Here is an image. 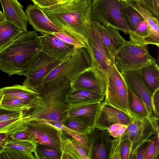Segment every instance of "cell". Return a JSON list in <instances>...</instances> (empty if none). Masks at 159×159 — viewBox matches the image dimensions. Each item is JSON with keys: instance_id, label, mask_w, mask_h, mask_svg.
Listing matches in <instances>:
<instances>
[{"instance_id": "obj_1", "label": "cell", "mask_w": 159, "mask_h": 159, "mask_svg": "<svg viewBox=\"0 0 159 159\" xmlns=\"http://www.w3.org/2000/svg\"><path fill=\"white\" fill-rule=\"evenodd\" d=\"M92 0H70L51 9H43L52 22L60 29L86 44L92 25Z\"/></svg>"}, {"instance_id": "obj_2", "label": "cell", "mask_w": 159, "mask_h": 159, "mask_svg": "<svg viewBox=\"0 0 159 159\" xmlns=\"http://www.w3.org/2000/svg\"><path fill=\"white\" fill-rule=\"evenodd\" d=\"M71 89L70 82L53 80L37 92L38 98L31 108L24 112L27 120H52L62 124L68 108L66 95Z\"/></svg>"}, {"instance_id": "obj_3", "label": "cell", "mask_w": 159, "mask_h": 159, "mask_svg": "<svg viewBox=\"0 0 159 159\" xmlns=\"http://www.w3.org/2000/svg\"><path fill=\"white\" fill-rule=\"evenodd\" d=\"M41 50L36 32L24 31L0 49V70L10 76H24L31 61Z\"/></svg>"}, {"instance_id": "obj_4", "label": "cell", "mask_w": 159, "mask_h": 159, "mask_svg": "<svg viewBox=\"0 0 159 159\" xmlns=\"http://www.w3.org/2000/svg\"><path fill=\"white\" fill-rule=\"evenodd\" d=\"M123 0H93L91 3L93 20L105 26H110L129 34L123 13Z\"/></svg>"}, {"instance_id": "obj_5", "label": "cell", "mask_w": 159, "mask_h": 159, "mask_svg": "<svg viewBox=\"0 0 159 159\" xmlns=\"http://www.w3.org/2000/svg\"><path fill=\"white\" fill-rule=\"evenodd\" d=\"M147 46L130 40L126 41L114 57L116 67L122 73L134 71L156 62L148 52Z\"/></svg>"}, {"instance_id": "obj_6", "label": "cell", "mask_w": 159, "mask_h": 159, "mask_svg": "<svg viewBox=\"0 0 159 159\" xmlns=\"http://www.w3.org/2000/svg\"><path fill=\"white\" fill-rule=\"evenodd\" d=\"M103 102L125 113L132 120L134 119L128 108V86L115 64L106 76V91Z\"/></svg>"}, {"instance_id": "obj_7", "label": "cell", "mask_w": 159, "mask_h": 159, "mask_svg": "<svg viewBox=\"0 0 159 159\" xmlns=\"http://www.w3.org/2000/svg\"><path fill=\"white\" fill-rule=\"evenodd\" d=\"M61 63L41 51L30 62L22 85L37 92L49 73Z\"/></svg>"}, {"instance_id": "obj_8", "label": "cell", "mask_w": 159, "mask_h": 159, "mask_svg": "<svg viewBox=\"0 0 159 159\" xmlns=\"http://www.w3.org/2000/svg\"><path fill=\"white\" fill-rule=\"evenodd\" d=\"M159 118L154 116L142 120H131L121 140L127 139L132 142L129 159H136L135 153L137 148L157 132H159Z\"/></svg>"}, {"instance_id": "obj_9", "label": "cell", "mask_w": 159, "mask_h": 159, "mask_svg": "<svg viewBox=\"0 0 159 159\" xmlns=\"http://www.w3.org/2000/svg\"><path fill=\"white\" fill-rule=\"evenodd\" d=\"M91 66V58L87 49H77L68 61L61 63L49 73L44 84L52 80L70 83L74 76Z\"/></svg>"}, {"instance_id": "obj_10", "label": "cell", "mask_w": 159, "mask_h": 159, "mask_svg": "<svg viewBox=\"0 0 159 159\" xmlns=\"http://www.w3.org/2000/svg\"><path fill=\"white\" fill-rule=\"evenodd\" d=\"M86 44L91 60V66L98 69L106 76L115 64L114 59L92 25L88 33Z\"/></svg>"}, {"instance_id": "obj_11", "label": "cell", "mask_w": 159, "mask_h": 159, "mask_svg": "<svg viewBox=\"0 0 159 159\" xmlns=\"http://www.w3.org/2000/svg\"><path fill=\"white\" fill-rule=\"evenodd\" d=\"M70 83L72 90H89L105 94L106 76L94 67L90 66L79 73Z\"/></svg>"}, {"instance_id": "obj_12", "label": "cell", "mask_w": 159, "mask_h": 159, "mask_svg": "<svg viewBox=\"0 0 159 159\" xmlns=\"http://www.w3.org/2000/svg\"><path fill=\"white\" fill-rule=\"evenodd\" d=\"M39 38L41 52L62 63L68 61L77 49L52 34H41Z\"/></svg>"}, {"instance_id": "obj_13", "label": "cell", "mask_w": 159, "mask_h": 159, "mask_svg": "<svg viewBox=\"0 0 159 159\" xmlns=\"http://www.w3.org/2000/svg\"><path fill=\"white\" fill-rule=\"evenodd\" d=\"M26 128L37 144L60 149L59 129L40 121L27 120Z\"/></svg>"}, {"instance_id": "obj_14", "label": "cell", "mask_w": 159, "mask_h": 159, "mask_svg": "<svg viewBox=\"0 0 159 159\" xmlns=\"http://www.w3.org/2000/svg\"><path fill=\"white\" fill-rule=\"evenodd\" d=\"M137 11L148 25V33L144 39L145 45L151 44L159 46V15L154 12L140 0H124Z\"/></svg>"}, {"instance_id": "obj_15", "label": "cell", "mask_w": 159, "mask_h": 159, "mask_svg": "<svg viewBox=\"0 0 159 159\" xmlns=\"http://www.w3.org/2000/svg\"><path fill=\"white\" fill-rule=\"evenodd\" d=\"M102 102L98 101L69 106L65 111L64 120L66 118L75 120L92 129H94Z\"/></svg>"}, {"instance_id": "obj_16", "label": "cell", "mask_w": 159, "mask_h": 159, "mask_svg": "<svg viewBox=\"0 0 159 159\" xmlns=\"http://www.w3.org/2000/svg\"><path fill=\"white\" fill-rule=\"evenodd\" d=\"M88 136L90 159H108L112 140L109 133L95 128Z\"/></svg>"}, {"instance_id": "obj_17", "label": "cell", "mask_w": 159, "mask_h": 159, "mask_svg": "<svg viewBox=\"0 0 159 159\" xmlns=\"http://www.w3.org/2000/svg\"><path fill=\"white\" fill-rule=\"evenodd\" d=\"M25 13L28 21L36 31L42 34L62 32L64 31L56 26L47 17L43 9L34 4L29 5Z\"/></svg>"}, {"instance_id": "obj_18", "label": "cell", "mask_w": 159, "mask_h": 159, "mask_svg": "<svg viewBox=\"0 0 159 159\" xmlns=\"http://www.w3.org/2000/svg\"><path fill=\"white\" fill-rule=\"evenodd\" d=\"M132 120L125 113L102 102L98 114L95 128L107 130L111 125L117 123L128 125Z\"/></svg>"}, {"instance_id": "obj_19", "label": "cell", "mask_w": 159, "mask_h": 159, "mask_svg": "<svg viewBox=\"0 0 159 159\" xmlns=\"http://www.w3.org/2000/svg\"><path fill=\"white\" fill-rule=\"evenodd\" d=\"M128 87L142 100L146 109L148 117L154 116L152 107V93L139 75L135 71L121 73Z\"/></svg>"}, {"instance_id": "obj_20", "label": "cell", "mask_w": 159, "mask_h": 159, "mask_svg": "<svg viewBox=\"0 0 159 159\" xmlns=\"http://www.w3.org/2000/svg\"><path fill=\"white\" fill-rule=\"evenodd\" d=\"M92 24L109 54L114 58L126 40L117 29L102 25L93 20Z\"/></svg>"}, {"instance_id": "obj_21", "label": "cell", "mask_w": 159, "mask_h": 159, "mask_svg": "<svg viewBox=\"0 0 159 159\" xmlns=\"http://www.w3.org/2000/svg\"><path fill=\"white\" fill-rule=\"evenodd\" d=\"M5 20L24 31L27 30L28 18L18 0H0Z\"/></svg>"}, {"instance_id": "obj_22", "label": "cell", "mask_w": 159, "mask_h": 159, "mask_svg": "<svg viewBox=\"0 0 159 159\" xmlns=\"http://www.w3.org/2000/svg\"><path fill=\"white\" fill-rule=\"evenodd\" d=\"M104 98L105 95L96 92L71 89L66 94V100L69 106L90 102H102Z\"/></svg>"}, {"instance_id": "obj_23", "label": "cell", "mask_w": 159, "mask_h": 159, "mask_svg": "<svg viewBox=\"0 0 159 159\" xmlns=\"http://www.w3.org/2000/svg\"><path fill=\"white\" fill-rule=\"evenodd\" d=\"M2 88L4 96L21 99L30 107V109L38 96L37 93L23 85L16 84Z\"/></svg>"}, {"instance_id": "obj_24", "label": "cell", "mask_w": 159, "mask_h": 159, "mask_svg": "<svg viewBox=\"0 0 159 159\" xmlns=\"http://www.w3.org/2000/svg\"><path fill=\"white\" fill-rule=\"evenodd\" d=\"M134 71L139 75L152 93L159 88V68L156 62Z\"/></svg>"}, {"instance_id": "obj_25", "label": "cell", "mask_w": 159, "mask_h": 159, "mask_svg": "<svg viewBox=\"0 0 159 159\" xmlns=\"http://www.w3.org/2000/svg\"><path fill=\"white\" fill-rule=\"evenodd\" d=\"M24 31L12 23L5 20L0 22V49Z\"/></svg>"}, {"instance_id": "obj_26", "label": "cell", "mask_w": 159, "mask_h": 159, "mask_svg": "<svg viewBox=\"0 0 159 159\" xmlns=\"http://www.w3.org/2000/svg\"><path fill=\"white\" fill-rule=\"evenodd\" d=\"M128 108L134 119L142 120L148 117L144 104L142 100L128 87Z\"/></svg>"}, {"instance_id": "obj_27", "label": "cell", "mask_w": 159, "mask_h": 159, "mask_svg": "<svg viewBox=\"0 0 159 159\" xmlns=\"http://www.w3.org/2000/svg\"><path fill=\"white\" fill-rule=\"evenodd\" d=\"M59 132L61 152V159H81L70 141L69 134L60 129Z\"/></svg>"}, {"instance_id": "obj_28", "label": "cell", "mask_w": 159, "mask_h": 159, "mask_svg": "<svg viewBox=\"0 0 159 159\" xmlns=\"http://www.w3.org/2000/svg\"><path fill=\"white\" fill-rule=\"evenodd\" d=\"M35 156L36 159H61V152L59 148L37 143Z\"/></svg>"}, {"instance_id": "obj_29", "label": "cell", "mask_w": 159, "mask_h": 159, "mask_svg": "<svg viewBox=\"0 0 159 159\" xmlns=\"http://www.w3.org/2000/svg\"><path fill=\"white\" fill-rule=\"evenodd\" d=\"M123 1V13L129 30V32H133L138 24L144 19L137 11L127 4L124 0Z\"/></svg>"}, {"instance_id": "obj_30", "label": "cell", "mask_w": 159, "mask_h": 159, "mask_svg": "<svg viewBox=\"0 0 159 159\" xmlns=\"http://www.w3.org/2000/svg\"><path fill=\"white\" fill-rule=\"evenodd\" d=\"M36 144L33 141L19 140L9 138L1 146L2 148H13L31 153L35 155Z\"/></svg>"}, {"instance_id": "obj_31", "label": "cell", "mask_w": 159, "mask_h": 159, "mask_svg": "<svg viewBox=\"0 0 159 159\" xmlns=\"http://www.w3.org/2000/svg\"><path fill=\"white\" fill-rule=\"evenodd\" d=\"M26 119L24 116L0 122V133H6L9 135L11 133L20 129L26 127Z\"/></svg>"}, {"instance_id": "obj_32", "label": "cell", "mask_w": 159, "mask_h": 159, "mask_svg": "<svg viewBox=\"0 0 159 159\" xmlns=\"http://www.w3.org/2000/svg\"><path fill=\"white\" fill-rule=\"evenodd\" d=\"M0 107L12 110L22 111L24 112L28 111L30 109L21 99L4 95L0 101Z\"/></svg>"}, {"instance_id": "obj_33", "label": "cell", "mask_w": 159, "mask_h": 159, "mask_svg": "<svg viewBox=\"0 0 159 159\" xmlns=\"http://www.w3.org/2000/svg\"><path fill=\"white\" fill-rule=\"evenodd\" d=\"M0 159H36L33 153L13 148H2Z\"/></svg>"}, {"instance_id": "obj_34", "label": "cell", "mask_w": 159, "mask_h": 159, "mask_svg": "<svg viewBox=\"0 0 159 159\" xmlns=\"http://www.w3.org/2000/svg\"><path fill=\"white\" fill-rule=\"evenodd\" d=\"M148 33L147 23L145 20H143L138 24L134 31L129 32V34L130 40L138 43L144 44V40L147 36Z\"/></svg>"}, {"instance_id": "obj_35", "label": "cell", "mask_w": 159, "mask_h": 159, "mask_svg": "<svg viewBox=\"0 0 159 159\" xmlns=\"http://www.w3.org/2000/svg\"><path fill=\"white\" fill-rule=\"evenodd\" d=\"M159 136L156 134L149 139L144 159H159Z\"/></svg>"}, {"instance_id": "obj_36", "label": "cell", "mask_w": 159, "mask_h": 159, "mask_svg": "<svg viewBox=\"0 0 159 159\" xmlns=\"http://www.w3.org/2000/svg\"><path fill=\"white\" fill-rule=\"evenodd\" d=\"M62 124L70 129L82 134H89L92 129L80 121L69 118L65 119Z\"/></svg>"}, {"instance_id": "obj_37", "label": "cell", "mask_w": 159, "mask_h": 159, "mask_svg": "<svg viewBox=\"0 0 159 159\" xmlns=\"http://www.w3.org/2000/svg\"><path fill=\"white\" fill-rule=\"evenodd\" d=\"M52 34L64 42L74 47L76 49L85 48L87 49V48L86 44L65 31L62 32H54Z\"/></svg>"}, {"instance_id": "obj_38", "label": "cell", "mask_w": 159, "mask_h": 159, "mask_svg": "<svg viewBox=\"0 0 159 159\" xmlns=\"http://www.w3.org/2000/svg\"><path fill=\"white\" fill-rule=\"evenodd\" d=\"M123 134L113 138L108 159H121L120 145Z\"/></svg>"}, {"instance_id": "obj_39", "label": "cell", "mask_w": 159, "mask_h": 159, "mask_svg": "<svg viewBox=\"0 0 159 159\" xmlns=\"http://www.w3.org/2000/svg\"><path fill=\"white\" fill-rule=\"evenodd\" d=\"M24 115L22 111L12 110L0 107V122L22 117Z\"/></svg>"}, {"instance_id": "obj_40", "label": "cell", "mask_w": 159, "mask_h": 159, "mask_svg": "<svg viewBox=\"0 0 159 159\" xmlns=\"http://www.w3.org/2000/svg\"><path fill=\"white\" fill-rule=\"evenodd\" d=\"M62 130L66 132L77 140L89 152V139L88 136L89 134L79 133L70 129L64 126Z\"/></svg>"}, {"instance_id": "obj_41", "label": "cell", "mask_w": 159, "mask_h": 159, "mask_svg": "<svg viewBox=\"0 0 159 159\" xmlns=\"http://www.w3.org/2000/svg\"><path fill=\"white\" fill-rule=\"evenodd\" d=\"M70 141L81 159H90L88 151L77 140L69 134Z\"/></svg>"}, {"instance_id": "obj_42", "label": "cell", "mask_w": 159, "mask_h": 159, "mask_svg": "<svg viewBox=\"0 0 159 159\" xmlns=\"http://www.w3.org/2000/svg\"><path fill=\"white\" fill-rule=\"evenodd\" d=\"M9 136L10 138L16 140L34 141L26 127L11 133Z\"/></svg>"}, {"instance_id": "obj_43", "label": "cell", "mask_w": 159, "mask_h": 159, "mask_svg": "<svg viewBox=\"0 0 159 159\" xmlns=\"http://www.w3.org/2000/svg\"><path fill=\"white\" fill-rule=\"evenodd\" d=\"M132 143L129 139L121 140L120 145L121 159H129L131 153Z\"/></svg>"}, {"instance_id": "obj_44", "label": "cell", "mask_w": 159, "mask_h": 159, "mask_svg": "<svg viewBox=\"0 0 159 159\" xmlns=\"http://www.w3.org/2000/svg\"><path fill=\"white\" fill-rule=\"evenodd\" d=\"M34 4L42 9H51L60 2V0H31Z\"/></svg>"}, {"instance_id": "obj_45", "label": "cell", "mask_w": 159, "mask_h": 159, "mask_svg": "<svg viewBox=\"0 0 159 159\" xmlns=\"http://www.w3.org/2000/svg\"><path fill=\"white\" fill-rule=\"evenodd\" d=\"M151 102L154 115L159 117V88L155 90L152 94Z\"/></svg>"}, {"instance_id": "obj_46", "label": "cell", "mask_w": 159, "mask_h": 159, "mask_svg": "<svg viewBox=\"0 0 159 159\" xmlns=\"http://www.w3.org/2000/svg\"><path fill=\"white\" fill-rule=\"evenodd\" d=\"M149 139L141 145L136 150L135 153V155L136 159H144L149 142Z\"/></svg>"}, {"instance_id": "obj_47", "label": "cell", "mask_w": 159, "mask_h": 159, "mask_svg": "<svg viewBox=\"0 0 159 159\" xmlns=\"http://www.w3.org/2000/svg\"><path fill=\"white\" fill-rule=\"evenodd\" d=\"M154 12L159 15V0H140Z\"/></svg>"}, {"instance_id": "obj_48", "label": "cell", "mask_w": 159, "mask_h": 159, "mask_svg": "<svg viewBox=\"0 0 159 159\" xmlns=\"http://www.w3.org/2000/svg\"><path fill=\"white\" fill-rule=\"evenodd\" d=\"M128 125L122 124L114 131L109 133L110 135L113 138H115L123 134L126 130Z\"/></svg>"}, {"instance_id": "obj_49", "label": "cell", "mask_w": 159, "mask_h": 159, "mask_svg": "<svg viewBox=\"0 0 159 159\" xmlns=\"http://www.w3.org/2000/svg\"><path fill=\"white\" fill-rule=\"evenodd\" d=\"M9 138V135L6 133H0V145H1Z\"/></svg>"}, {"instance_id": "obj_50", "label": "cell", "mask_w": 159, "mask_h": 159, "mask_svg": "<svg viewBox=\"0 0 159 159\" xmlns=\"http://www.w3.org/2000/svg\"><path fill=\"white\" fill-rule=\"evenodd\" d=\"M5 20L3 12L0 10V22L3 21Z\"/></svg>"}, {"instance_id": "obj_51", "label": "cell", "mask_w": 159, "mask_h": 159, "mask_svg": "<svg viewBox=\"0 0 159 159\" xmlns=\"http://www.w3.org/2000/svg\"><path fill=\"white\" fill-rule=\"evenodd\" d=\"M3 95V91L2 88L0 89V101Z\"/></svg>"}, {"instance_id": "obj_52", "label": "cell", "mask_w": 159, "mask_h": 159, "mask_svg": "<svg viewBox=\"0 0 159 159\" xmlns=\"http://www.w3.org/2000/svg\"><path fill=\"white\" fill-rule=\"evenodd\" d=\"M70 0H60V2L59 3H62L66 2Z\"/></svg>"}, {"instance_id": "obj_53", "label": "cell", "mask_w": 159, "mask_h": 159, "mask_svg": "<svg viewBox=\"0 0 159 159\" xmlns=\"http://www.w3.org/2000/svg\"><path fill=\"white\" fill-rule=\"evenodd\" d=\"M2 148L1 145H0V149Z\"/></svg>"}, {"instance_id": "obj_54", "label": "cell", "mask_w": 159, "mask_h": 159, "mask_svg": "<svg viewBox=\"0 0 159 159\" xmlns=\"http://www.w3.org/2000/svg\"></svg>"}]
</instances>
